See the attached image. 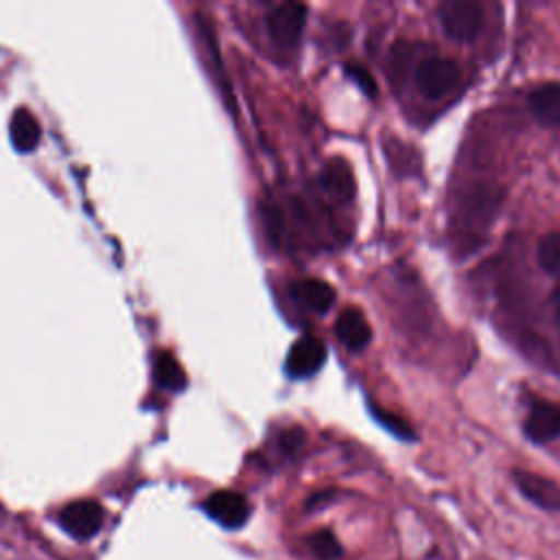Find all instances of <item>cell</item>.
Wrapping results in <instances>:
<instances>
[{
	"label": "cell",
	"mask_w": 560,
	"mask_h": 560,
	"mask_svg": "<svg viewBox=\"0 0 560 560\" xmlns=\"http://www.w3.org/2000/svg\"><path fill=\"white\" fill-rule=\"evenodd\" d=\"M501 203V195L497 188H490L486 184L472 186L466 192H462L459 203L455 208L453 225L459 230L462 241L479 238L481 232L488 230L490 221L494 219Z\"/></svg>",
	"instance_id": "obj_1"
},
{
	"label": "cell",
	"mask_w": 560,
	"mask_h": 560,
	"mask_svg": "<svg viewBox=\"0 0 560 560\" xmlns=\"http://www.w3.org/2000/svg\"><path fill=\"white\" fill-rule=\"evenodd\" d=\"M442 31L462 44L475 42L483 26V7L475 0H448L438 9Z\"/></svg>",
	"instance_id": "obj_2"
},
{
	"label": "cell",
	"mask_w": 560,
	"mask_h": 560,
	"mask_svg": "<svg viewBox=\"0 0 560 560\" xmlns=\"http://www.w3.org/2000/svg\"><path fill=\"white\" fill-rule=\"evenodd\" d=\"M462 79V68L457 61L446 59V57H424L413 72V81L418 92L424 98H442L446 96Z\"/></svg>",
	"instance_id": "obj_3"
},
{
	"label": "cell",
	"mask_w": 560,
	"mask_h": 560,
	"mask_svg": "<svg viewBox=\"0 0 560 560\" xmlns=\"http://www.w3.org/2000/svg\"><path fill=\"white\" fill-rule=\"evenodd\" d=\"M103 508L92 501V499H79L68 503L61 512H59V525L74 538L79 540H88L92 538L101 525H103Z\"/></svg>",
	"instance_id": "obj_4"
},
{
	"label": "cell",
	"mask_w": 560,
	"mask_h": 560,
	"mask_svg": "<svg viewBox=\"0 0 560 560\" xmlns=\"http://www.w3.org/2000/svg\"><path fill=\"white\" fill-rule=\"evenodd\" d=\"M306 22V7L300 2H284L267 13V31L278 46H291L300 39Z\"/></svg>",
	"instance_id": "obj_5"
},
{
	"label": "cell",
	"mask_w": 560,
	"mask_h": 560,
	"mask_svg": "<svg viewBox=\"0 0 560 560\" xmlns=\"http://www.w3.org/2000/svg\"><path fill=\"white\" fill-rule=\"evenodd\" d=\"M206 514L228 529L241 527L249 516V503L241 492L217 490L203 503Z\"/></svg>",
	"instance_id": "obj_6"
},
{
	"label": "cell",
	"mask_w": 560,
	"mask_h": 560,
	"mask_svg": "<svg viewBox=\"0 0 560 560\" xmlns=\"http://www.w3.org/2000/svg\"><path fill=\"white\" fill-rule=\"evenodd\" d=\"M324 361H326V346L317 337L306 335L291 346L287 357V372L295 378H304L315 374L324 365Z\"/></svg>",
	"instance_id": "obj_7"
},
{
	"label": "cell",
	"mask_w": 560,
	"mask_h": 560,
	"mask_svg": "<svg viewBox=\"0 0 560 560\" xmlns=\"http://www.w3.org/2000/svg\"><path fill=\"white\" fill-rule=\"evenodd\" d=\"M523 431L536 444H545L560 438V405L558 402L532 405L525 418Z\"/></svg>",
	"instance_id": "obj_8"
},
{
	"label": "cell",
	"mask_w": 560,
	"mask_h": 560,
	"mask_svg": "<svg viewBox=\"0 0 560 560\" xmlns=\"http://www.w3.org/2000/svg\"><path fill=\"white\" fill-rule=\"evenodd\" d=\"M514 481L532 503L560 512V486L556 481L525 470H514Z\"/></svg>",
	"instance_id": "obj_9"
},
{
	"label": "cell",
	"mask_w": 560,
	"mask_h": 560,
	"mask_svg": "<svg viewBox=\"0 0 560 560\" xmlns=\"http://www.w3.org/2000/svg\"><path fill=\"white\" fill-rule=\"evenodd\" d=\"M335 337L348 350H363L372 341V328L359 308H343L335 322Z\"/></svg>",
	"instance_id": "obj_10"
},
{
	"label": "cell",
	"mask_w": 560,
	"mask_h": 560,
	"mask_svg": "<svg viewBox=\"0 0 560 560\" xmlns=\"http://www.w3.org/2000/svg\"><path fill=\"white\" fill-rule=\"evenodd\" d=\"M293 300L313 313H326L335 302V289L319 278H302L291 284Z\"/></svg>",
	"instance_id": "obj_11"
},
{
	"label": "cell",
	"mask_w": 560,
	"mask_h": 560,
	"mask_svg": "<svg viewBox=\"0 0 560 560\" xmlns=\"http://www.w3.org/2000/svg\"><path fill=\"white\" fill-rule=\"evenodd\" d=\"M529 112L545 127H560V81L542 83L527 96Z\"/></svg>",
	"instance_id": "obj_12"
},
{
	"label": "cell",
	"mask_w": 560,
	"mask_h": 560,
	"mask_svg": "<svg viewBox=\"0 0 560 560\" xmlns=\"http://www.w3.org/2000/svg\"><path fill=\"white\" fill-rule=\"evenodd\" d=\"M319 184L337 201H350L357 190L352 171H350L348 162L341 158H335L324 166V171L319 175Z\"/></svg>",
	"instance_id": "obj_13"
},
{
	"label": "cell",
	"mask_w": 560,
	"mask_h": 560,
	"mask_svg": "<svg viewBox=\"0 0 560 560\" xmlns=\"http://www.w3.org/2000/svg\"><path fill=\"white\" fill-rule=\"evenodd\" d=\"M9 136H11V142L18 151L22 153H28L37 147L39 142V136H42V129H39V122L37 118L26 109V107H20L13 112L11 116V122H9Z\"/></svg>",
	"instance_id": "obj_14"
},
{
	"label": "cell",
	"mask_w": 560,
	"mask_h": 560,
	"mask_svg": "<svg viewBox=\"0 0 560 560\" xmlns=\"http://www.w3.org/2000/svg\"><path fill=\"white\" fill-rule=\"evenodd\" d=\"M536 262L549 276L560 278V232H549L538 241Z\"/></svg>",
	"instance_id": "obj_15"
},
{
	"label": "cell",
	"mask_w": 560,
	"mask_h": 560,
	"mask_svg": "<svg viewBox=\"0 0 560 560\" xmlns=\"http://www.w3.org/2000/svg\"><path fill=\"white\" fill-rule=\"evenodd\" d=\"M153 374H155V381L166 389H182L186 383V376H184L179 363L171 354H160L155 359Z\"/></svg>",
	"instance_id": "obj_16"
},
{
	"label": "cell",
	"mask_w": 560,
	"mask_h": 560,
	"mask_svg": "<svg viewBox=\"0 0 560 560\" xmlns=\"http://www.w3.org/2000/svg\"><path fill=\"white\" fill-rule=\"evenodd\" d=\"M308 547L313 551V556H317L319 560H337L341 558L343 549L339 545V540L335 538V534L330 529H319L313 536H308Z\"/></svg>",
	"instance_id": "obj_17"
},
{
	"label": "cell",
	"mask_w": 560,
	"mask_h": 560,
	"mask_svg": "<svg viewBox=\"0 0 560 560\" xmlns=\"http://www.w3.org/2000/svg\"><path fill=\"white\" fill-rule=\"evenodd\" d=\"M372 413H374V418H376L385 429H389L394 435H398V438H402V440H411V438H413L411 427H409L402 418H398V416H394V413H387V411H383V409H378V407H372Z\"/></svg>",
	"instance_id": "obj_18"
},
{
	"label": "cell",
	"mask_w": 560,
	"mask_h": 560,
	"mask_svg": "<svg viewBox=\"0 0 560 560\" xmlns=\"http://www.w3.org/2000/svg\"><path fill=\"white\" fill-rule=\"evenodd\" d=\"M346 74H348L368 96H374V94H376V83H374L372 74H370L363 66H359V63H346Z\"/></svg>",
	"instance_id": "obj_19"
},
{
	"label": "cell",
	"mask_w": 560,
	"mask_h": 560,
	"mask_svg": "<svg viewBox=\"0 0 560 560\" xmlns=\"http://www.w3.org/2000/svg\"><path fill=\"white\" fill-rule=\"evenodd\" d=\"M556 315H558V322H560V293L556 295Z\"/></svg>",
	"instance_id": "obj_20"
}]
</instances>
